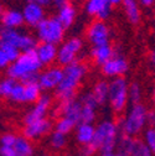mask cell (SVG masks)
<instances>
[{
  "label": "cell",
  "mask_w": 155,
  "mask_h": 156,
  "mask_svg": "<svg viewBox=\"0 0 155 156\" xmlns=\"http://www.w3.org/2000/svg\"><path fill=\"white\" fill-rule=\"evenodd\" d=\"M0 156H34V145L26 136L8 131L0 139Z\"/></svg>",
  "instance_id": "cell-5"
},
{
  "label": "cell",
  "mask_w": 155,
  "mask_h": 156,
  "mask_svg": "<svg viewBox=\"0 0 155 156\" xmlns=\"http://www.w3.org/2000/svg\"><path fill=\"white\" fill-rule=\"evenodd\" d=\"M94 134H96V126L91 123H80L74 129V136L78 144L89 145L94 140Z\"/></svg>",
  "instance_id": "cell-21"
},
{
  "label": "cell",
  "mask_w": 155,
  "mask_h": 156,
  "mask_svg": "<svg viewBox=\"0 0 155 156\" xmlns=\"http://www.w3.org/2000/svg\"><path fill=\"white\" fill-rule=\"evenodd\" d=\"M51 129H52L51 120L49 118H45V119H40V120H36L29 124H24L23 135L32 141V140L41 139L47 134H50Z\"/></svg>",
  "instance_id": "cell-16"
},
{
  "label": "cell",
  "mask_w": 155,
  "mask_h": 156,
  "mask_svg": "<svg viewBox=\"0 0 155 156\" xmlns=\"http://www.w3.org/2000/svg\"><path fill=\"white\" fill-rule=\"evenodd\" d=\"M91 93L94 97L96 102L98 103V105L106 104L109 99V82H106V81L96 82Z\"/></svg>",
  "instance_id": "cell-25"
},
{
  "label": "cell",
  "mask_w": 155,
  "mask_h": 156,
  "mask_svg": "<svg viewBox=\"0 0 155 156\" xmlns=\"http://www.w3.org/2000/svg\"><path fill=\"white\" fill-rule=\"evenodd\" d=\"M0 42H6L16 48H19L21 52L35 50L37 47L36 38L31 35L23 32L19 29H5L3 27L2 34H0Z\"/></svg>",
  "instance_id": "cell-8"
},
{
  "label": "cell",
  "mask_w": 155,
  "mask_h": 156,
  "mask_svg": "<svg viewBox=\"0 0 155 156\" xmlns=\"http://www.w3.org/2000/svg\"><path fill=\"white\" fill-rule=\"evenodd\" d=\"M148 109L142 103L132 104V107L124 113V115L119 119L118 126L121 134L137 138L140 133H144L146 124Z\"/></svg>",
  "instance_id": "cell-3"
},
{
  "label": "cell",
  "mask_w": 155,
  "mask_h": 156,
  "mask_svg": "<svg viewBox=\"0 0 155 156\" xmlns=\"http://www.w3.org/2000/svg\"><path fill=\"white\" fill-rule=\"evenodd\" d=\"M68 3V0H52V4L55 5V6H57V8H61V6H63V5H66Z\"/></svg>",
  "instance_id": "cell-36"
},
{
  "label": "cell",
  "mask_w": 155,
  "mask_h": 156,
  "mask_svg": "<svg viewBox=\"0 0 155 156\" xmlns=\"http://www.w3.org/2000/svg\"><path fill=\"white\" fill-rule=\"evenodd\" d=\"M67 143V135L62 134L60 131H56L53 130L50 134V145L53 150H61L66 146Z\"/></svg>",
  "instance_id": "cell-29"
},
{
  "label": "cell",
  "mask_w": 155,
  "mask_h": 156,
  "mask_svg": "<svg viewBox=\"0 0 155 156\" xmlns=\"http://www.w3.org/2000/svg\"><path fill=\"white\" fill-rule=\"evenodd\" d=\"M65 26L57 17H46L36 27V36L40 42L59 45L65 36Z\"/></svg>",
  "instance_id": "cell-7"
},
{
  "label": "cell",
  "mask_w": 155,
  "mask_h": 156,
  "mask_svg": "<svg viewBox=\"0 0 155 156\" xmlns=\"http://www.w3.org/2000/svg\"><path fill=\"white\" fill-rule=\"evenodd\" d=\"M23 15H24L25 24H27L31 27H37L46 19L44 8L32 2H29L25 5L23 10Z\"/></svg>",
  "instance_id": "cell-19"
},
{
  "label": "cell",
  "mask_w": 155,
  "mask_h": 156,
  "mask_svg": "<svg viewBox=\"0 0 155 156\" xmlns=\"http://www.w3.org/2000/svg\"><path fill=\"white\" fill-rule=\"evenodd\" d=\"M29 2H32V3H36L38 5H41L42 8L44 6H47L50 4H52V0H29Z\"/></svg>",
  "instance_id": "cell-35"
},
{
  "label": "cell",
  "mask_w": 155,
  "mask_h": 156,
  "mask_svg": "<svg viewBox=\"0 0 155 156\" xmlns=\"http://www.w3.org/2000/svg\"><path fill=\"white\" fill-rule=\"evenodd\" d=\"M124 12L132 24H137L140 20V10L137 0H123Z\"/></svg>",
  "instance_id": "cell-27"
},
{
  "label": "cell",
  "mask_w": 155,
  "mask_h": 156,
  "mask_svg": "<svg viewBox=\"0 0 155 156\" xmlns=\"http://www.w3.org/2000/svg\"><path fill=\"white\" fill-rule=\"evenodd\" d=\"M97 115V105L82 104V114H81V123H91L96 120Z\"/></svg>",
  "instance_id": "cell-30"
},
{
  "label": "cell",
  "mask_w": 155,
  "mask_h": 156,
  "mask_svg": "<svg viewBox=\"0 0 155 156\" xmlns=\"http://www.w3.org/2000/svg\"><path fill=\"white\" fill-rule=\"evenodd\" d=\"M139 2H140L144 6H150V5H153V4L155 3V0H139Z\"/></svg>",
  "instance_id": "cell-38"
},
{
  "label": "cell",
  "mask_w": 155,
  "mask_h": 156,
  "mask_svg": "<svg viewBox=\"0 0 155 156\" xmlns=\"http://www.w3.org/2000/svg\"><path fill=\"white\" fill-rule=\"evenodd\" d=\"M87 73V65L82 61H76L63 67V78L55 90V95L59 102L76 98V92Z\"/></svg>",
  "instance_id": "cell-2"
},
{
  "label": "cell",
  "mask_w": 155,
  "mask_h": 156,
  "mask_svg": "<svg viewBox=\"0 0 155 156\" xmlns=\"http://www.w3.org/2000/svg\"><path fill=\"white\" fill-rule=\"evenodd\" d=\"M52 107V101H51V97L47 94H42V97L38 99L34 107H31L26 114L24 115V124H29L36 120H40V119H45L49 112L51 110Z\"/></svg>",
  "instance_id": "cell-14"
},
{
  "label": "cell",
  "mask_w": 155,
  "mask_h": 156,
  "mask_svg": "<svg viewBox=\"0 0 155 156\" xmlns=\"http://www.w3.org/2000/svg\"><path fill=\"white\" fill-rule=\"evenodd\" d=\"M112 4L109 0H87L85 9L88 15L97 17V20L104 21L106 19L109 17Z\"/></svg>",
  "instance_id": "cell-18"
},
{
  "label": "cell",
  "mask_w": 155,
  "mask_h": 156,
  "mask_svg": "<svg viewBox=\"0 0 155 156\" xmlns=\"http://www.w3.org/2000/svg\"><path fill=\"white\" fill-rule=\"evenodd\" d=\"M83 42L78 37H71L59 46L57 52V62L61 66H68L78 61V56L82 51Z\"/></svg>",
  "instance_id": "cell-9"
},
{
  "label": "cell",
  "mask_w": 155,
  "mask_h": 156,
  "mask_svg": "<svg viewBox=\"0 0 155 156\" xmlns=\"http://www.w3.org/2000/svg\"><path fill=\"white\" fill-rule=\"evenodd\" d=\"M40 156H50V155H49V154H46V152H44V154H41Z\"/></svg>",
  "instance_id": "cell-41"
},
{
  "label": "cell",
  "mask_w": 155,
  "mask_h": 156,
  "mask_svg": "<svg viewBox=\"0 0 155 156\" xmlns=\"http://www.w3.org/2000/svg\"><path fill=\"white\" fill-rule=\"evenodd\" d=\"M98 151L97 147L93 145V144H89V145H83L80 151H78V155L80 156H94V154Z\"/></svg>",
  "instance_id": "cell-33"
},
{
  "label": "cell",
  "mask_w": 155,
  "mask_h": 156,
  "mask_svg": "<svg viewBox=\"0 0 155 156\" xmlns=\"http://www.w3.org/2000/svg\"><path fill=\"white\" fill-rule=\"evenodd\" d=\"M129 69V63L125 57L122 55H114L110 60L102 66V72L106 77H110L112 80L117 77H123Z\"/></svg>",
  "instance_id": "cell-17"
},
{
  "label": "cell",
  "mask_w": 155,
  "mask_h": 156,
  "mask_svg": "<svg viewBox=\"0 0 155 156\" xmlns=\"http://www.w3.org/2000/svg\"><path fill=\"white\" fill-rule=\"evenodd\" d=\"M35 50H36V53H37L38 58H40L42 66H50L55 61H57V52H59L57 45L41 42L37 45V47Z\"/></svg>",
  "instance_id": "cell-20"
},
{
  "label": "cell",
  "mask_w": 155,
  "mask_h": 156,
  "mask_svg": "<svg viewBox=\"0 0 155 156\" xmlns=\"http://www.w3.org/2000/svg\"><path fill=\"white\" fill-rule=\"evenodd\" d=\"M114 50L112 48V46L108 44V45H103V46H96V47H92V51H91V57L96 65L98 66H103L106 65L110 58L114 56Z\"/></svg>",
  "instance_id": "cell-23"
},
{
  "label": "cell",
  "mask_w": 155,
  "mask_h": 156,
  "mask_svg": "<svg viewBox=\"0 0 155 156\" xmlns=\"http://www.w3.org/2000/svg\"><path fill=\"white\" fill-rule=\"evenodd\" d=\"M52 114L57 118L60 116H67V118L74 120L77 124L81 123V114H82V103L80 99H68L63 102H59L57 107L53 108Z\"/></svg>",
  "instance_id": "cell-13"
},
{
  "label": "cell",
  "mask_w": 155,
  "mask_h": 156,
  "mask_svg": "<svg viewBox=\"0 0 155 156\" xmlns=\"http://www.w3.org/2000/svg\"><path fill=\"white\" fill-rule=\"evenodd\" d=\"M146 124L149 128H155V110H148V115H146Z\"/></svg>",
  "instance_id": "cell-34"
},
{
  "label": "cell",
  "mask_w": 155,
  "mask_h": 156,
  "mask_svg": "<svg viewBox=\"0 0 155 156\" xmlns=\"http://www.w3.org/2000/svg\"><path fill=\"white\" fill-rule=\"evenodd\" d=\"M109 3H110L112 5H118V4L123 3V0H109Z\"/></svg>",
  "instance_id": "cell-40"
},
{
  "label": "cell",
  "mask_w": 155,
  "mask_h": 156,
  "mask_svg": "<svg viewBox=\"0 0 155 156\" xmlns=\"http://www.w3.org/2000/svg\"><path fill=\"white\" fill-rule=\"evenodd\" d=\"M57 19L60 20V23L65 26V29H68L73 21H74V19H76V9L72 4L67 3L66 5L61 6L59 9V12H57Z\"/></svg>",
  "instance_id": "cell-26"
},
{
  "label": "cell",
  "mask_w": 155,
  "mask_h": 156,
  "mask_svg": "<svg viewBox=\"0 0 155 156\" xmlns=\"http://www.w3.org/2000/svg\"><path fill=\"white\" fill-rule=\"evenodd\" d=\"M21 55V51L16 48L15 46L6 44V42H0V67L6 68L13 62H15L19 56Z\"/></svg>",
  "instance_id": "cell-22"
},
{
  "label": "cell",
  "mask_w": 155,
  "mask_h": 156,
  "mask_svg": "<svg viewBox=\"0 0 155 156\" xmlns=\"http://www.w3.org/2000/svg\"><path fill=\"white\" fill-rule=\"evenodd\" d=\"M77 125L78 124H77L74 120L67 118V116H60V118H57V120L55 123V130L67 135L72 130H74Z\"/></svg>",
  "instance_id": "cell-28"
},
{
  "label": "cell",
  "mask_w": 155,
  "mask_h": 156,
  "mask_svg": "<svg viewBox=\"0 0 155 156\" xmlns=\"http://www.w3.org/2000/svg\"><path fill=\"white\" fill-rule=\"evenodd\" d=\"M129 83L124 77L113 78L109 82L108 103L114 113H123L129 103Z\"/></svg>",
  "instance_id": "cell-6"
},
{
  "label": "cell",
  "mask_w": 155,
  "mask_h": 156,
  "mask_svg": "<svg viewBox=\"0 0 155 156\" xmlns=\"http://www.w3.org/2000/svg\"><path fill=\"white\" fill-rule=\"evenodd\" d=\"M2 23L5 29H19L25 24L23 11L19 10H5L2 14Z\"/></svg>",
  "instance_id": "cell-24"
},
{
  "label": "cell",
  "mask_w": 155,
  "mask_h": 156,
  "mask_svg": "<svg viewBox=\"0 0 155 156\" xmlns=\"http://www.w3.org/2000/svg\"><path fill=\"white\" fill-rule=\"evenodd\" d=\"M102 156H124V155H122L118 151H112V152H104L102 154Z\"/></svg>",
  "instance_id": "cell-37"
},
{
  "label": "cell",
  "mask_w": 155,
  "mask_h": 156,
  "mask_svg": "<svg viewBox=\"0 0 155 156\" xmlns=\"http://www.w3.org/2000/svg\"><path fill=\"white\" fill-rule=\"evenodd\" d=\"M87 38L93 47L108 45L110 40V30L104 21L96 20L87 29Z\"/></svg>",
  "instance_id": "cell-12"
},
{
  "label": "cell",
  "mask_w": 155,
  "mask_h": 156,
  "mask_svg": "<svg viewBox=\"0 0 155 156\" xmlns=\"http://www.w3.org/2000/svg\"><path fill=\"white\" fill-rule=\"evenodd\" d=\"M63 78V68L49 67L38 74L37 81L42 90H56Z\"/></svg>",
  "instance_id": "cell-15"
},
{
  "label": "cell",
  "mask_w": 155,
  "mask_h": 156,
  "mask_svg": "<svg viewBox=\"0 0 155 156\" xmlns=\"http://www.w3.org/2000/svg\"><path fill=\"white\" fill-rule=\"evenodd\" d=\"M117 151L124 156H153L154 154L146 147L143 140L121 134Z\"/></svg>",
  "instance_id": "cell-10"
},
{
  "label": "cell",
  "mask_w": 155,
  "mask_h": 156,
  "mask_svg": "<svg viewBox=\"0 0 155 156\" xmlns=\"http://www.w3.org/2000/svg\"><path fill=\"white\" fill-rule=\"evenodd\" d=\"M151 102H153V104L155 107V86H154V88L151 90Z\"/></svg>",
  "instance_id": "cell-39"
},
{
  "label": "cell",
  "mask_w": 155,
  "mask_h": 156,
  "mask_svg": "<svg viewBox=\"0 0 155 156\" xmlns=\"http://www.w3.org/2000/svg\"><path fill=\"white\" fill-rule=\"evenodd\" d=\"M142 88L138 83H132L129 86V102L132 104H137V103H140L142 101Z\"/></svg>",
  "instance_id": "cell-32"
},
{
  "label": "cell",
  "mask_w": 155,
  "mask_h": 156,
  "mask_svg": "<svg viewBox=\"0 0 155 156\" xmlns=\"http://www.w3.org/2000/svg\"><path fill=\"white\" fill-rule=\"evenodd\" d=\"M119 136H121V130L118 123H115L110 119H106L97 124L94 140L92 144L102 154L112 152L117 149Z\"/></svg>",
  "instance_id": "cell-4"
},
{
  "label": "cell",
  "mask_w": 155,
  "mask_h": 156,
  "mask_svg": "<svg viewBox=\"0 0 155 156\" xmlns=\"http://www.w3.org/2000/svg\"><path fill=\"white\" fill-rule=\"evenodd\" d=\"M41 67L42 63L36 53V50H30L21 52L17 60L5 68V73L6 77H10L13 80L25 82L38 78Z\"/></svg>",
  "instance_id": "cell-1"
},
{
  "label": "cell",
  "mask_w": 155,
  "mask_h": 156,
  "mask_svg": "<svg viewBox=\"0 0 155 156\" xmlns=\"http://www.w3.org/2000/svg\"><path fill=\"white\" fill-rule=\"evenodd\" d=\"M0 94L13 103H24L25 87L24 82L6 77L0 82Z\"/></svg>",
  "instance_id": "cell-11"
},
{
  "label": "cell",
  "mask_w": 155,
  "mask_h": 156,
  "mask_svg": "<svg viewBox=\"0 0 155 156\" xmlns=\"http://www.w3.org/2000/svg\"><path fill=\"white\" fill-rule=\"evenodd\" d=\"M143 141L146 147L155 154V128H146L143 133Z\"/></svg>",
  "instance_id": "cell-31"
}]
</instances>
